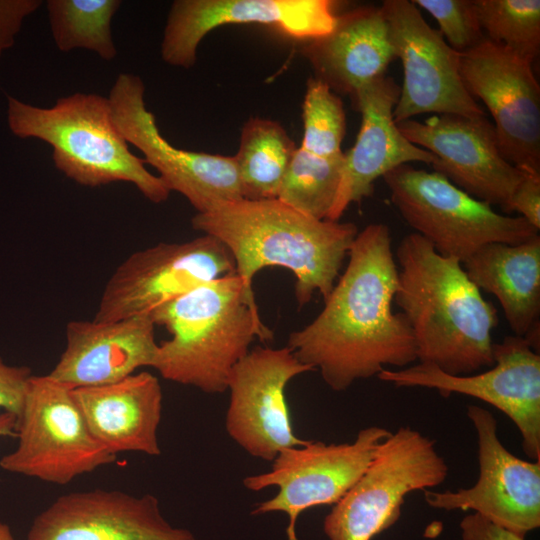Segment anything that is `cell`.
Masks as SVG:
<instances>
[{
	"label": "cell",
	"mask_w": 540,
	"mask_h": 540,
	"mask_svg": "<svg viewBox=\"0 0 540 540\" xmlns=\"http://www.w3.org/2000/svg\"><path fill=\"white\" fill-rule=\"evenodd\" d=\"M42 3L41 0H0V57L14 45L25 18Z\"/></svg>",
	"instance_id": "obj_32"
},
{
	"label": "cell",
	"mask_w": 540,
	"mask_h": 540,
	"mask_svg": "<svg viewBox=\"0 0 540 540\" xmlns=\"http://www.w3.org/2000/svg\"><path fill=\"white\" fill-rule=\"evenodd\" d=\"M391 431L380 426L361 429L351 443L327 444L308 440L282 450L268 472L243 479L246 489L276 487L274 497L258 503L253 515L283 512L289 517V540H297L295 526L305 510L336 504L357 482Z\"/></svg>",
	"instance_id": "obj_9"
},
{
	"label": "cell",
	"mask_w": 540,
	"mask_h": 540,
	"mask_svg": "<svg viewBox=\"0 0 540 540\" xmlns=\"http://www.w3.org/2000/svg\"><path fill=\"white\" fill-rule=\"evenodd\" d=\"M32 371L25 365H11L0 354V411L18 416Z\"/></svg>",
	"instance_id": "obj_31"
},
{
	"label": "cell",
	"mask_w": 540,
	"mask_h": 540,
	"mask_svg": "<svg viewBox=\"0 0 540 540\" xmlns=\"http://www.w3.org/2000/svg\"><path fill=\"white\" fill-rule=\"evenodd\" d=\"M448 465L436 442L409 426L380 445L364 473L323 522L329 540H371L401 516L405 497L443 483Z\"/></svg>",
	"instance_id": "obj_7"
},
{
	"label": "cell",
	"mask_w": 540,
	"mask_h": 540,
	"mask_svg": "<svg viewBox=\"0 0 540 540\" xmlns=\"http://www.w3.org/2000/svg\"><path fill=\"white\" fill-rule=\"evenodd\" d=\"M191 224L226 246L249 290L267 266L291 271L299 307L316 292L328 297L359 232L354 223L318 220L278 199L227 202L196 213Z\"/></svg>",
	"instance_id": "obj_3"
},
{
	"label": "cell",
	"mask_w": 540,
	"mask_h": 540,
	"mask_svg": "<svg viewBox=\"0 0 540 540\" xmlns=\"http://www.w3.org/2000/svg\"><path fill=\"white\" fill-rule=\"evenodd\" d=\"M400 86L382 76L361 88L351 99L361 114L354 145L344 153V167L335 204L327 220L339 221L351 203H360L374 191V182L392 169L411 162L433 165L436 157L412 144L399 131L393 110Z\"/></svg>",
	"instance_id": "obj_20"
},
{
	"label": "cell",
	"mask_w": 540,
	"mask_h": 540,
	"mask_svg": "<svg viewBox=\"0 0 540 540\" xmlns=\"http://www.w3.org/2000/svg\"><path fill=\"white\" fill-rule=\"evenodd\" d=\"M302 52L315 78L337 95L350 99L365 85L384 76L397 59L387 21L376 6H360L337 14L333 29L308 41Z\"/></svg>",
	"instance_id": "obj_23"
},
{
	"label": "cell",
	"mask_w": 540,
	"mask_h": 540,
	"mask_svg": "<svg viewBox=\"0 0 540 540\" xmlns=\"http://www.w3.org/2000/svg\"><path fill=\"white\" fill-rule=\"evenodd\" d=\"M382 178L392 204L415 233L462 264L486 244H519L539 235L524 218L496 212L435 171L403 164Z\"/></svg>",
	"instance_id": "obj_6"
},
{
	"label": "cell",
	"mask_w": 540,
	"mask_h": 540,
	"mask_svg": "<svg viewBox=\"0 0 540 540\" xmlns=\"http://www.w3.org/2000/svg\"><path fill=\"white\" fill-rule=\"evenodd\" d=\"M344 167V152L330 157L297 147L277 198L297 211L327 220L335 204Z\"/></svg>",
	"instance_id": "obj_27"
},
{
	"label": "cell",
	"mask_w": 540,
	"mask_h": 540,
	"mask_svg": "<svg viewBox=\"0 0 540 540\" xmlns=\"http://www.w3.org/2000/svg\"><path fill=\"white\" fill-rule=\"evenodd\" d=\"M397 286L390 230L369 224L354 239L322 311L293 331L287 346L336 392L389 366L407 367L417 361L416 346L404 314L393 311Z\"/></svg>",
	"instance_id": "obj_1"
},
{
	"label": "cell",
	"mask_w": 540,
	"mask_h": 540,
	"mask_svg": "<svg viewBox=\"0 0 540 540\" xmlns=\"http://www.w3.org/2000/svg\"><path fill=\"white\" fill-rule=\"evenodd\" d=\"M150 316L171 335L158 344L152 368L166 380L210 394L226 391L230 372L255 338H272L254 291L235 272L195 287Z\"/></svg>",
	"instance_id": "obj_4"
},
{
	"label": "cell",
	"mask_w": 540,
	"mask_h": 540,
	"mask_svg": "<svg viewBox=\"0 0 540 540\" xmlns=\"http://www.w3.org/2000/svg\"><path fill=\"white\" fill-rule=\"evenodd\" d=\"M330 0H176L164 28V62L189 69L201 40L225 24L270 25L283 34L311 41L328 34L337 14Z\"/></svg>",
	"instance_id": "obj_18"
},
{
	"label": "cell",
	"mask_w": 540,
	"mask_h": 540,
	"mask_svg": "<svg viewBox=\"0 0 540 540\" xmlns=\"http://www.w3.org/2000/svg\"><path fill=\"white\" fill-rule=\"evenodd\" d=\"M512 212L540 229V174H524L509 201L508 215Z\"/></svg>",
	"instance_id": "obj_33"
},
{
	"label": "cell",
	"mask_w": 540,
	"mask_h": 540,
	"mask_svg": "<svg viewBox=\"0 0 540 540\" xmlns=\"http://www.w3.org/2000/svg\"><path fill=\"white\" fill-rule=\"evenodd\" d=\"M395 256L394 302L412 329L417 361L450 375L492 367L497 310L469 279L463 264L438 253L417 233L401 239Z\"/></svg>",
	"instance_id": "obj_2"
},
{
	"label": "cell",
	"mask_w": 540,
	"mask_h": 540,
	"mask_svg": "<svg viewBox=\"0 0 540 540\" xmlns=\"http://www.w3.org/2000/svg\"><path fill=\"white\" fill-rule=\"evenodd\" d=\"M145 86L134 74L121 73L108 100L114 122L127 143L137 147L168 189L182 194L197 213L241 200L234 156L177 148L160 133L154 114L146 108Z\"/></svg>",
	"instance_id": "obj_11"
},
{
	"label": "cell",
	"mask_w": 540,
	"mask_h": 540,
	"mask_svg": "<svg viewBox=\"0 0 540 540\" xmlns=\"http://www.w3.org/2000/svg\"><path fill=\"white\" fill-rule=\"evenodd\" d=\"M313 371L288 347L250 350L232 369L227 380L228 435L249 455L273 461L284 449L308 440L293 431L285 390L291 379Z\"/></svg>",
	"instance_id": "obj_16"
},
{
	"label": "cell",
	"mask_w": 540,
	"mask_h": 540,
	"mask_svg": "<svg viewBox=\"0 0 540 540\" xmlns=\"http://www.w3.org/2000/svg\"><path fill=\"white\" fill-rule=\"evenodd\" d=\"M15 433L16 447L0 458L13 474L65 485L117 460L91 435L72 389L48 374L30 378Z\"/></svg>",
	"instance_id": "obj_8"
},
{
	"label": "cell",
	"mask_w": 540,
	"mask_h": 540,
	"mask_svg": "<svg viewBox=\"0 0 540 540\" xmlns=\"http://www.w3.org/2000/svg\"><path fill=\"white\" fill-rule=\"evenodd\" d=\"M297 147L282 125L252 117L241 131L235 157L242 198L276 199Z\"/></svg>",
	"instance_id": "obj_25"
},
{
	"label": "cell",
	"mask_w": 540,
	"mask_h": 540,
	"mask_svg": "<svg viewBox=\"0 0 540 540\" xmlns=\"http://www.w3.org/2000/svg\"><path fill=\"white\" fill-rule=\"evenodd\" d=\"M467 416L477 434L479 476L469 488L424 490L426 503L438 510H472L490 522L524 536L540 526V461H526L498 437L493 414L468 405Z\"/></svg>",
	"instance_id": "obj_15"
},
{
	"label": "cell",
	"mask_w": 540,
	"mask_h": 540,
	"mask_svg": "<svg viewBox=\"0 0 540 540\" xmlns=\"http://www.w3.org/2000/svg\"><path fill=\"white\" fill-rule=\"evenodd\" d=\"M396 124L408 141L436 157L433 171L508 215L511 196L526 172L503 157L486 115L434 114L424 121L408 119Z\"/></svg>",
	"instance_id": "obj_17"
},
{
	"label": "cell",
	"mask_w": 540,
	"mask_h": 540,
	"mask_svg": "<svg viewBox=\"0 0 540 540\" xmlns=\"http://www.w3.org/2000/svg\"><path fill=\"white\" fill-rule=\"evenodd\" d=\"M460 74L491 115L503 157L540 174V86L532 62L485 38L460 53Z\"/></svg>",
	"instance_id": "obj_13"
},
{
	"label": "cell",
	"mask_w": 540,
	"mask_h": 540,
	"mask_svg": "<svg viewBox=\"0 0 540 540\" xmlns=\"http://www.w3.org/2000/svg\"><path fill=\"white\" fill-rule=\"evenodd\" d=\"M234 272L231 253L210 235L158 243L132 253L115 269L93 320L112 322L150 315L195 287Z\"/></svg>",
	"instance_id": "obj_10"
},
{
	"label": "cell",
	"mask_w": 540,
	"mask_h": 540,
	"mask_svg": "<svg viewBox=\"0 0 540 540\" xmlns=\"http://www.w3.org/2000/svg\"><path fill=\"white\" fill-rule=\"evenodd\" d=\"M7 103L10 131L21 139L48 143L55 167L69 179L88 187L127 182L153 203L168 199L165 183L130 151L108 98L76 92L42 108L7 95Z\"/></svg>",
	"instance_id": "obj_5"
},
{
	"label": "cell",
	"mask_w": 540,
	"mask_h": 540,
	"mask_svg": "<svg viewBox=\"0 0 540 540\" xmlns=\"http://www.w3.org/2000/svg\"><path fill=\"white\" fill-rule=\"evenodd\" d=\"M157 347L150 315L112 322L70 321L64 350L48 375L71 389L111 384L141 367H152Z\"/></svg>",
	"instance_id": "obj_21"
},
{
	"label": "cell",
	"mask_w": 540,
	"mask_h": 540,
	"mask_svg": "<svg viewBox=\"0 0 540 540\" xmlns=\"http://www.w3.org/2000/svg\"><path fill=\"white\" fill-rule=\"evenodd\" d=\"M413 3L437 21L438 31L458 53L477 46L486 38L474 0H414Z\"/></svg>",
	"instance_id": "obj_30"
},
{
	"label": "cell",
	"mask_w": 540,
	"mask_h": 540,
	"mask_svg": "<svg viewBox=\"0 0 540 540\" xmlns=\"http://www.w3.org/2000/svg\"><path fill=\"white\" fill-rule=\"evenodd\" d=\"M91 435L110 453L159 456L163 394L159 380L142 371L102 386L72 389Z\"/></svg>",
	"instance_id": "obj_22"
},
{
	"label": "cell",
	"mask_w": 540,
	"mask_h": 540,
	"mask_svg": "<svg viewBox=\"0 0 540 540\" xmlns=\"http://www.w3.org/2000/svg\"><path fill=\"white\" fill-rule=\"evenodd\" d=\"M462 540H524V536L504 529L484 517L471 513L460 522Z\"/></svg>",
	"instance_id": "obj_34"
},
{
	"label": "cell",
	"mask_w": 540,
	"mask_h": 540,
	"mask_svg": "<svg viewBox=\"0 0 540 540\" xmlns=\"http://www.w3.org/2000/svg\"><path fill=\"white\" fill-rule=\"evenodd\" d=\"M380 8L404 73L395 123L423 113L486 115L463 84L460 53L424 20L413 1L385 0Z\"/></svg>",
	"instance_id": "obj_14"
},
{
	"label": "cell",
	"mask_w": 540,
	"mask_h": 540,
	"mask_svg": "<svg viewBox=\"0 0 540 540\" xmlns=\"http://www.w3.org/2000/svg\"><path fill=\"white\" fill-rule=\"evenodd\" d=\"M494 365L481 373L450 375L419 362L401 369H383L377 377L396 387L435 389L480 399L516 425L525 454L540 461V355L524 338L508 335L493 343Z\"/></svg>",
	"instance_id": "obj_12"
},
{
	"label": "cell",
	"mask_w": 540,
	"mask_h": 540,
	"mask_svg": "<svg viewBox=\"0 0 540 540\" xmlns=\"http://www.w3.org/2000/svg\"><path fill=\"white\" fill-rule=\"evenodd\" d=\"M120 0H48L50 30L59 51L87 49L111 61L117 56L111 22Z\"/></svg>",
	"instance_id": "obj_26"
},
{
	"label": "cell",
	"mask_w": 540,
	"mask_h": 540,
	"mask_svg": "<svg viewBox=\"0 0 540 540\" xmlns=\"http://www.w3.org/2000/svg\"><path fill=\"white\" fill-rule=\"evenodd\" d=\"M16 420V415L6 411H0V438L16 436Z\"/></svg>",
	"instance_id": "obj_35"
},
{
	"label": "cell",
	"mask_w": 540,
	"mask_h": 540,
	"mask_svg": "<svg viewBox=\"0 0 540 540\" xmlns=\"http://www.w3.org/2000/svg\"><path fill=\"white\" fill-rule=\"evenodd\" d=\"M0 540H14L12 531L6 523L0 520Z\"/></svg>",
	"instance_id": "obj_36"
},
{
	"label": "cell",
	"mask_w": 540,
	"mask_h": 540,
	"mask_svg": "<svg viewBox=\"0 0 540 540\" xmlns=\"http://www.w3.org/2000/svg\"><path fill=\"white\" fill-rule=\"evenodd\" d=\"M485 37L534 62L540 51L539 0H474Z\"/></svg>",
	"instance_id": "obj_28"
},
{
	"label": "cell",
	"mask_w": 540,
	"mask_h": 540,
	"mask_svg": "<svg viewBox=\"0 0 540 540\" xmlns=\"http://www.w3.org/2000/svg\"><path fill=\"white\" fill-rule=\"evenodd\" d=\"M302 121V149L324 157L343 153L341 144L346 133L343 102L328 85L315 77L307 81Z\"/></svg>",
	"instance_id": "obj_29"
},
{
	"label": "cell",
	"mask_w": 540,
	"mask_h": 540,
	"mask_svg": "<svg viewBox=\"0 0 540 540\" xmlns=\"http://www.w3.org/2000/svg\"><path fill=\"white\" fill-rule=\"evenodd\" d=\"M25 540H196L163 517L157 497L93 489L57 497L33 520Z\"/></svg>",
	"instance_id": "obj_19"
},
{
	"label": "cell",
	"mask_w": 540,
	"mask_h": 540,
	"mask_svg": "<svg viewBox=\"0 0 540 540\" xmlns=\"http://www.w3.org/2000/svg\"><path fill=\"white\" fill-rule=\"evenodd\" d=\"M463 268L479 289L498 299L513 335L539 352L540 235L519 244H486Z\"/></svg>",
	"instance_id": "obj_24"
}]
</instances>
